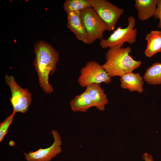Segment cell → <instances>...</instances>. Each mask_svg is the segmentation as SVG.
<instances>
[{"label": "cell", "instance_id": "6da1fadb", "mask_svg": "<svg viewBox=\"0 0 161 161\" xmlns=\"http://www.w3.org/2000/svg\"><path fill=\"white\" fill-rule=\"evenodd\" d=\"M34 50L35 58L33 64L39 86L45 93L51 94L54 89L49 82V75H52L56 71L59 54L50 44L42 40L35 43Z\"/></svg>", "mask_w": 161, "mask_h": 161}, {"label": "cell", "instance_id": "7a4b0ae2", "mask_svg": "<svg viewBox=\"0 0 161 161\" xmlns=\"http://www.w3.org/2000/svg\"><path fill=\"white\" fill-rule=\"evenodd\" d=\"M131 49L116 46L109 48L105 55L106 61L102 66L111 77L119 76L132 71L142 64L129 55Z\"/></svg>", "mask_w": 161, "mask_h": 161}, {"label": "cell", "instance_id": "3957f363", "mask_svg": "<svg viewBox=\"0 0 161 161\" xmlns=\"http://www.w3.org/2000/svg\"><path fill=\"white\" fill-rule=\"evenodd\" d=\"M128 24L126 27L122 28L118 27L107 39H102L99 45L101 48L106 49L116 46L122 47L125 43L133 44L136 41L137 30L134 28L136 20L131 16L128 18Z\"/></svg>", "mask_w": 161, "mask_h": 161}, {"label": "cell", "instance_id": "277c9868", "mask_svg": "<svg viewBox=\"0 0 161 161\" xmlns=\"http://www.w3.org/2000/svg\"><path fill=\"white\" fill-rule=\"evenodd\" d=\"M80 17L86 32L89 44L97 39H103L104 32L108 31V27L92 7L81 11Z\"/></svg>", "mask_w": 161, "mask_h": 161}, {"label": "cell", "instance_id": "5b68a950", "mask_svg": "<svg viewBox=\"0 0 161 161\" xmlns=\"http://www.w3.org/2000/svg\"><path fill=\"white\" fill-rule=\"evenodd\" d=\"M4 79L11 90V96L10 100L13 108V112L25 113L31 103V94L27 89L20 86L13 76L6 74Z\"/></svg>", "mask_w": 161, "mask_h": 161}, {"label": "cell", "instance_id": "8992f818", "mask_svg": "<svg viewBox=\"0 0 161 161\" xmlns=\"http://www.w3.org/2000/svg\"><path fill=\"white\" fill-rule=\"evenodd\" d=\"M112 78L98 62L88 61L80 70L78 82L82 87L93 83H110Z\"/></svg>", "mask_w": 161, "mask_h": 161}, {"label": "cell", "instance_id": "52a82bcc", "mask_svg": "<svg viewBox=\"0 0 161 161\" xmlns=\"http://www.w3.org/2000/svg\"><path fill=\"white\" fill-rule=\"evenodd\" d=\"M92 8L107 24L108 31L114 30L124 10L106 0H89Z\"/></svg>", "mask_w": 161, "mask_h": 161}, {"label": "cell", "instance_id": "ba28073f", "mask_svg": "<svg viewBox=\"0 0 161 161\" xmlns=\"http://www.w3.org/2000/svg\"><path fill=\"white\" fill-rule=\"evenodd\" d=\"M54 138L52 144L46 148H40L35 151H30L28 153H24L27 161H50L62 151V141L61 136L55 130L51 131Z\"/></svg>", "mask_w": 161, "mask_h": 161}, {"label": "cell", "instance_id": "9c48e42d", "mask_svg": "<svg viewBox=\"0 0 161 161\" xmlns=\"http://www.w3.org/2000/svg\"><path fill=\"white\" fill-rule=\"evenodd\" d=\"M80 14V11L67 13V27L78 40L89 44L87 35L82 23Z\"/></svg>", "mask_w": 161, "mask_h": 161}, {"label": "cell", "instance_id": "30bf717a", "mask_svg": "<svg viewBox=\"0 0 161 161\" xmlns=\"http://www.w3.org/2000/svg\"><path fill=\"white\" fill-rule=\"evenodd\" d=\"M120 77L122 88L140 93L143 92V78L139 73L131 72L124 74Z\"/></svg>", "mask_w": 161, "mask_h": 161}, {"label": "cell", "instance_id": "8fae6325", "mask_svg": "<svg viewBox=\"0 0 161 161\" xmlns=\"http://www.w3.org/2000/svg\"><path fill=\"white\" fill-rule=\"evenodd\" d=\"M94 107L100 111H103L108 103L107 95L100 83H93L86 87Z\"/></svg>", "mask_w": 161, "mask_h": 161}, {"label": "cell", "instance_id": "7c38bea8", "mask_svg": "<svg viewBox=\"0 0 161 161\" xmlns=\"http://www.w3.org/2000/svg\"><path fill=\"white\" fill-rule=\"evenodd\" d=\"M158 0H135L134 6L138 12V18L141 21L154 17Z\"/></svg>", "mask_w": 161, "mask_h": 161}, {"label": "cell", "instance_id": "4fadbf2b", "mask_svg": "<svg viewBox=\"0 0 161 161\" xmlns=\"http://www.w3.org/2000/svg\"><path fill=\"white\" fill-rule=\"evenodd\" d=\"M145 38L147 42L144 51L146 57L151 58L161 52V31H151L146 34Z\"/></svg>", "mask_w": 161, "mask_h": 161}, {"label": "cell", "instance_id": "5bb4252c", "mask_svg": "<svg viewBox=\"0 0 161 161\" xmlns=\"http://www.w3.org/2000/svg\"><path fill=\"white\" fill-rule=\"evenodd\" d=\"M69 104L72 110L75 112H86L91 108L94 107L86 89L72 99Z\"/></svg>", "mask_w": 161, "mask_h": 161}, {"label": "cell", "instance_id": "9a60e30c", "mask_svg": "<svg viewBox=\"0 0 161 161\" xmlns=\"http://www.w3.org/2000/svg\"><path fill=\"white\" fill-rule=\"evenodd\" d=\"M143 78L150 85H161V63L155 62L148 67Z\"/></svg>", "mask_w": 161, "mask_h": 161}, {"label": "cell", "instance_id": "2e32d148", "mask_svg": "<svg viewBox=\"0 0 161 161\" xmlns=\"http://www.w3.org/2000/svg\"><path fill=\"white\" fill-rule=\"evenodd\" d=\"M63 7L67 13L80 11L87 8L92 7L89 0H66Z\"/></svg>", "mask_w": 161, "mask_h": 161}, {"label": "cell", "instance_id": "e0dca14e", "mask_svg": "<svg viewBox=\"0 0 161 161\" xmlns=\"http://www.w3.org/2000/svg\"><path fill=\"white\" fill-rule=\"evenodd\" d=\"M15 113L13 112L9 116L6 117L5 119L0 124V142L4 139L6 135L8 132L9 127L13 120Z\"/></svg>", "mask_w": 161, "mask_h": 161}, {"label": "cell", "instance_id": "ac0fdd59", "mask_svg": "<svg viewBox=\"0 0 161 161\" xmlns=\"http://www.w3.org/2000/svg\"><path fill=\"white\" fill-rule=\"evenodd\" d=\"M154 17L159 19L158 26L161 31V0H158L157 9Z\"/></svg>", "mask_w": 161, "mask_h": 161}, {"label": "cell", "instance_id": "d6986e66", "mask_svg": "<svg viewBox=\"0 0 161 161\" xmlns=\"http://www.w3.org/2000/svg\"><path fill=\"white\" fill-rule=\"evenodd\" d=\"M142 158L145 161H154L152 156L147 153H144L143 154Z\"/></svg>", "mask_w": 161, "mask_h": 161}]
</instances>
